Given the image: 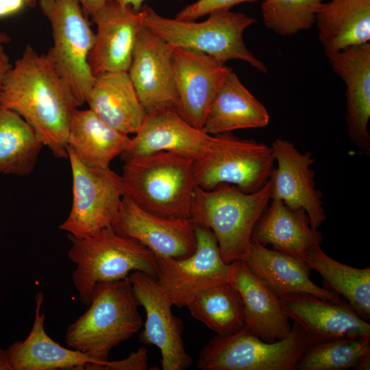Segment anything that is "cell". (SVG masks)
<instances>
[{
	"instance_id": "e0dca14e",
	"label": "cell",
	"mask_w": 370,
	"mask_h": 370,
	"mask_svg": "<svg viewBox=\"0 0 370 370\" xmlns=\"http://www.w3.org/2000/svg\"><path fill=\"white\" fill-rule=\"evenodd\" d=\"M277 166L271 177V199L282 201L293 209L301 208L311 227L318 230L326 219L322 195L315 187L311 152H301L290 141L276 138L271 145Z\"/></svg>"
},
{
	"instance_id": "d4e9b609",
	"label": "cell",
	"mask_w": 370,
	"mask_h": 370,
	"mask_svg": "<svg viewBox=\"0 0 370 370\" xmlns=\"http://www.w3.org/2000/svg\"><path fill=\"white\" fill-rule=\"evenodd\" d=\"M86 103L103 122L127 135L138 132L147 114L125 71L95 76Z\"/></svg>"
},
{
	"instance_id": "d6986e66",
	"label": "cell",
	"mask_w": 370,
	"mask_h": 370,
	"mask_svg": "<svg viewBox=\"0 0 370 370\" xmlns=\"http://www.w3.org/2000/svg\"><path fill=\"white\" fill-rule=\"evenodd\" d=\"M289 319L302 330L308 345L343 337H370V324L347 303L310 294L280 297Z\"/></svg>"
},
{
	"instance_id": "d590c367",
	"label": "cell",
	"mask_w": 370,
	"mask_h": 370,
	"mask_svg": "<svg viewBox=\"0 0 370 370\" xmlns=\"http://www.w3.org/2000/svg\"><path fill=\"white\" fill-rule=\"evenodd\" d=\"M36 0H0V18L13 15L24 6H34Z\"/></svg>"
},
{
	"instance_id": "ab89813d",
	"label": "cell",
	"mask_w": 370,
	"mask_h": 370,
	"mask_svg": "<svg viewBox=\"0 0 370 370\" xmlns=\"http://www.w3.org/2000/svg\"><path fill=\"white\" fill-rule=\"evenodd\" d=\"M123 6H130L135 11H140L143 8V3L145 0H115ZM182 1V0H177Z\"/></svg>"
},
{
	"instance_id": "7a4b0ae2",
	"label": "cell",
	"mask_w": 370,
	"mask_h": 370,
	"mask_svg": "<svg viewBox=\"0 0 370 370\" xmlns=\"http://www.w3.org/2000/svg\"><path fill=\"white\" fill-rule=\"evenodd\" d=\"M195 159L158 151L125 160L121 175L125 194L141 208L158 215L190 219L196 188Z\"/></svg>"
},
{
	"instance_id": "7c38bea8",
	"label": "cell",
	"mask_w": 370,
	"mask_h": 370,
	"mask_svg": "<svg viewBox=\"0 0 370 370\" xmlns=\"http://www.w3.org/2000/svg\"><path fill=\"white\" fill-rule=\"evenodd\" d=\"M128 277L138 305L146 314L140 342L159 349L163 370L189 368L193 359L182 340V321L173 314V305L156 278L142 271H134Z\"/></svg>"
},
{
	"instance_id": "5bb4252c",
	"label": "cell",
	"mask_w": 370,
	"mask_h": 370,
	"mask_svg": "<svg viewBox=\"0 0 370 370\" xmlns=\"http://www.w3.org/2000/svg\"><path fill=\"white\" fill-rule=\"evenodd\" d=\"M112 227L119 235L140 242L157 256L185 258L195 251L197 246L195 224L191 219L149 212L125 194Z\"/></svg>"
},
{
	"instance_id": "9a60e30c",
	"label": "cell",
	"mask_w": 370,
	"mask_h": 370,
	"mask_svg": "<svg viewBox=\"0 0 370 370\" xmlns=\"http://www.w3.org/2000/svg\"><path fill=\"white\" fill-rule=\"evenodd\" d=\"M172 64L176 112L187 123L202 130L208 110L232 69L207 54L179 47H173Z\"/></svg>"
},
{
	"instance_id": "4316f807",
	"label": "cell",
	"mask_w": 370,
	"mask_h": 370,
	"mask_svg": "<svg viewBox=\"0 0 370 370\" xmlns=\"http://www.w3.org/2000/svg\"><path fill=\"white\" fill-rule=\"evenodd\" d=\"M315 24L326 56L370 40V0H328Z\"/></svg>"
},
{
	"instance_id": "277c9868",
	"label": "cell",
	"mask_w": 370,
	"mask_h": 370,
	"mask_svg": "<svg viewBox=\"0 0 370 370\" xmlns=\"http://www.w3.org/2000/svg\"><path fill=\"white\" fill-rule=\"evenodd\" d=\"M271 191L270 179L250 193L225 184L211 190L196 186L190 219L212 232L225 263L245 259L254 227L271 201Z\"/></svg>"
},
{
	"instance_id": "f546056e",
	"label": "cell",
	"mask_w": 370,
	"mask_h": 370,
	"mask_svg": "<svg viewBox=\"0 0 370 370\" xmlns=\"http://www.w3.org/2000/svg\"><path fill=\"white\" fill-rule=\"evenodd\" d=\"M42 146L33 129L18 114L0 106V174H30Z\"/></svg>"
},
{
	"instance_id": "4fadbf2b",
	"label": "cell",
	"mask_w": 370,
	"mask_h": 370,
	"mask_svg": "<svg viewBox=\"0 0 370 370\" xmlns=\"http://www.w3.org/2000/svg\"><path fill=\"white\" fill-rule=\"evenodd\" d=\"M173 47L143 26L134 46L128 75L146 114L177 110Z\"/></svg>"
},
{
	"instance_id": "52a82bcc",
	"label": "cell",
	"mask_w": 370,
	"mask_h": 370,
	"mask_svg": "<svg viewBox=\"0 0 370 370\" xmlns=\"http://www.w3.org/2000/svg\"><path fill=\"white\" fill-rule=\"evenodd\" d=\"M39 5L52 30L46 56L80 106L95 78L88 62L95 34L78 0H39Z\"/></svg>"
},
{
	"instance_id": "1f68e13d",
	"label": "cell",
	"mask_w": 370,
	"mask_h": 370,
	"mask_svg": "<svg viewBox=\"0 0 370 370\" xmlns=\"http://www.w3.org/2000/svg\"><path fill=\"white\" fill-rule=\"evenodd\" d=\"M370 351V337H343L308 345L297 370H345L354 368Z\"/></svg>"
},
{
	"instance_id": "cb8c5ba5",
	"label": "cell",
	"mask_w": 370,
	"mask_h": 370,
	"mask_svg": "<svg viewBox=\"0 0 370 370\" xmlns=\"http://www.w3.org/2000/svg\"><path fill=\"white\" fill-rule=\"evenodd\" d=\"M43 293L36 296L35 317L32 330L24 341L9 346L8 356L12 370L84 369L96 363L87 354L66 348L53 341L44 328Z\"/></svg>"
},
{
	"instance_id": "2e32d148",
	"label": "cell",
	"mask_w": 370,
	"mask_h": 370,
	"mask_svg": "<svg viewBox=\"0 0 370 370\" xmlns=\"http://www.w3.org/2000/svg\"><path fill=\"white\" fill-rule=\"evenodd\" d=\"M145 16V5L137 12L115 0L108 1L91 16L97 25V33L88 62L95 77L128 71Z\"/></svg>"
},
{
	"instance_id": "b9f144b4",
	"label": "cell",
	"mask_w": 370,
	"mask_h": 370,
	"mask_svg": "<svg viewBox=\"0 0 370 370\" xmlns=\"http://www.w3.org/2000/svg\"><path fill=\"white\" fill-rule=\"evenodd\" d=\"M10 41V36L5 32H3L0 30V44L4 45L7 44Z\"/></svg>"
},
{
	"instance_id": "60d3db41",
	"label": "cell",
	"mask_w": 370,
	"mask_h": 370,
	"mask_svg": "<svg viewBox=\"0 0 370 370\" xmlns=\"http://www.w3.org/2000/svg\"><path fill=\"white\" fill-rule=\"evenodd\" d=\"M0 370H12L10 365L7 349L0 348Z\"/></svg>"
},
{
	"instance_id": "44dd1931",
	"label": "cell",
	"mask_w": 370,
	"mask_h": 370,
	"mask_svg": "<svg viewBox=\"0 0 370 370\" xmlns=\"http://www.w3.org/2000/svg\"><path fill=\"white\" fill-rule=\"evenodd\" d=\"M228 282L241 297L245 327L267 343L281 340L289 334L292 326L280 298L243 260L230 264Z\"/></svg>"
},
{
	"instance_id": "f1b7e54d",
	"label": "cell",
	"mask_w": 370,
	"mask_h": 370,
	"mask_svg": "<svg viewBox=\"0 0 370 370\" xmlns=\"http://www.w3.org/2000/svg\"><path fill=\"white\" fill-rule=\"evenodd\" d=\"M304 262L322 277L325 288L345 297L363 319H370V268L353 267L328 256L320 245L307 255Z\"/></svg>"
},
{
	"instance_id": "8fae6325",
	"label": "cell",
	"mask_w": 370,
	"mask_h": 370,
	"mask_svg": "<svg viewBox=\"0 0 370 370\" xmlns=\"http://www.w3.org/2000/svg\"><path fill=\"white\" fill-rule=\"evenodd\" d=\"M195 224V223H194ZM197 246L188 257L177 259L155 255L156 280L173 305L186 306L200 291L228 282L230 264L222 259L214 234L195 224Z\"/></svg>"
},
{
	"instance_id": "d6a6232c",
	"label": "cell",
	"mask_w": 370,
	"mask_h": 370,
	"mask_svg": "<svg viewBox=\"0 0 370 370\" xmlns=\"http://www.w3.org/2000/svg\"><path fill=\"white\" fill-rule=\"evenodd\" d=\"M326 0H264L261 5L264 25L287 36L311 28Z\"/></svg>"
},
{
	"instance_id": "603a6c76",
	"label": "cell",
	"mask_w": 370,
	"mask_h": 370,
	"mask_svg": "<svg viewBox=\"0 0 370 370\" xmlns=\"http://www.w3.org/2000/svg\"><path fill=\"white\" fill-rule=\"evenodd\" d=\"M251 241L304 261L309 252L320 245L321 234L314 230L301 208L293 209L282 201L271 199L251 235Z\"/></svg>"
},
{
	"instance_id": "ffe728a7",
	"label": "cell",
	"mask_w": 370,
	"mask_h": 370,
	"mask_svg": "<svg viewBox=\"0 0 370 370\" xmlns=\"http://www.w3.org/2000/svg\"><path fill=\"white\" fill-rule=\"evenodd\" d=\"M330 65L345 84L347 132L362 152H370V43L328 56Z\"/></svg>"
},
{
	"instance_id": "f35d334b",
	"label": "cell",
	"mask_w": 370,
	"mask_h": 370,
	"mask_svg": "<svg viewBox=\"0 0 370 370\" xmlns=\"http://www.w3.org/2000/svg\"><path fill=\"white\" fill-rule=\"evenodd\" d=\"M354 369L356 370L370 369V351L363 354L359 358Z\"/></svg>"
},
{
	"instance_id": "30bf717a",
	"label": "cell",
	"mask_w": 370,
	"mask_h": 370,
	"mask_svg": "<svg viewBox=\"0 0 370 370\" xmlns=\"http://www.w3.org/2000/svg\"><path fill=\"white\" fill-rule=\"evenodd\" d=\"M67 153L73 202L70 214L59 229L76 237L92 236L114 223L125 195L123 180L110 167L84 164L68 147Z\"/></svg>"
},
{
	"instance_id": "83f0119b",
	"label": "cell",
	"mask_w": 370,
	"mask_h": 370,
	"mask_svg": "<svg viewBox=\"0 0 370 370\" xmlns=\"http://www.w3.org/2000/svg\"><path fill=\"white\" fill-rule=\"evenodd\" d=\"M131 138L103 122L90 109L75 110L67 147L85 164L109 167L110 162L125 151Z\"/></svg>"
},
{
	"instance_id": "74e56055",
	"label": "cell",
	"mask_w": 370,
	"mask_h": 370,
	"mask_svg": "<svg viewBox=\"0 0 370 370\" xmlns=\"http://www.w3.org/2000/svg\"><path fill=\"white\" fill-rule=\"evenodd\" d=\"M110 0H78L83 10L90 16Z\"/></svg>"
},
{
	"instance_id": "5b68a950",
	"label": "cell",
	"mask_w": 370,
	"mask_h": 370,
	"mask_svg": "<svg viewBox=\"0 0 370 370\" xmlns=\"http://www.w3.org/2000/svg\"><path fill=\"white\" fill-rule=\"evenodd\" d=\"M69 258L76 264L72 280L81 304L88 306L95 286L127 278L134 271L156 277L154 254L140 242L117 234L112 226L90 237L69 234Z\"/></svg>"
},
{
	"instance_id": "6da1fadb",
	"label": "cell",
	"mask_w": 370,
	"mask_h": 370,
	"mask_svg": "<svg viewBox=\"0 0 370 370\" xmlns=\"http://www.w3.org/2000/svg\"><path fill=\"white\" fill-rule=\"evenodd\" d=\"M0 106L18 114L58 158H68L67 139L78 103L46 55L27 45L8 71Z\"/></svg>"
},
{
	"instance_id": "8d00e7d4",
	"label": "cell",
	"mask_w": 370,
	"mask_h": 370,
	"mask_svg": "<svg viewBox=\"0 0 370 370\" xmlns=\"http://www.w3.org/2000/svg\"><path fill=\"white\" fill-rule=\"evenodd\" d=\"M12 67L10 58L6 53L3 45L0 44V92L1 91L5 78Z\"/></svg>"
},
{
	"instance_id": "e575fe53",
	"label": "cell",
	"mask_w": 370,
	"mask_h": 370,
	"mask_svg": "<svg viewBox=\"0 0 370 370\" xmlns=\"http://www.w3.org/2000/svg\"><path fill=\"white\" fill-rule=\"evenodd\" d=\"M148 369V354L145 347H140L125 358L109 361L101 365L87 364L84 369L89 370H146Z\"/></svg>"
},
{
	"instance_id": "484cf974",
	"label": "cell",
	"mask_w": 370,
	"mask_h": 370,
	"mask_svg": "<svg viewBox=\"0 0 370 370\" xmlns=\"http://www.w3.org/2000/svg\"><path fill=\"white\" fill-rule=\"evenodd\" d=\"M269 121L270 115L265 106L231 70L208 110L202 130L217 135L237 130L264 127Z\"/></svg>"
},
{
	"instance_id": "ac0fdd59",
	"label": "cell",
	"mask_w": 370,
	"mask_h": 370,
	"mask_svg": "<svg viewBox=\"0 0 370 370\" xmlns=\"http://www.w3.org/2000/svg\"><path fill=\"white\" fill-rule=\"evenodd\" d=\"M218 135H211L184 121L174 110L146 114L142 125L121 154L125 161L158 151H171L195 160L214 147Z\"/></svg>"
},
{
	"instance_id": "9c48e42d",
	"label": "cell",
	"mask_w": 370,
	"mask_h": 370,
	"mask_svg": "<svg viewBox=\"0 0 370 370\" xmlns=\"http://www.w3.org/2000/svg\"><path fill=\"white\" fill-rule=\"evenodd\" d=\"M217 135L211 151L195 160L196 186L211 190L225 184L248 193L261 189L274 168L271 147L231 132Z\"/></svg>"
},
{
	"instance_id": "4dcf8cb0",
	"label": "cell",
	"mask_w": 370,
	"mask_h": 370,
	"mask_svg": "<svg viewBox=\"0 0 370 370\" xmlns=\"http://www.w3.org/2000/svg\"><path fill=\"white\" fill-rule=\"evenodd\" d=\"M186 307L193 317L217 335L233 333L245 324L241 297L229 282L200 291Z\"/></svg>"
},
{
	"instance_id": "ba28073f",
	"label": "cell",
	"mask_w": 370,
	"mask_h": 370,
	"mask_svg": "<svg viewBox=\"0 0 370 370\" xmlns=\"http://www.w3.org/2000/svg\"><path fill=\"white\" fill-rule=\"evenodd\" d=\"M308 345L295 322L281 340L267 343L245 325L226 335H216L201 349L197 367L202 370H297Z\"/></svg>"
},
{
	"instance_id": "8992f818",
	"label": "cell",
	"mask_w": 370,
	"mask_h": 370,
	"mask_svg": "<svg viewBox=\"0 0 370 370\" xmlns=\"http://www.w3.org/2000/svg\"><path fill=\"white\" fill-rule=\"evenodd\" d=\"M144 26L173 47L207 54L225 64L239 60L249 64L262 73H267L264 63L247 47L245 30L256 22L248 15L223 10L208 14L201 22L166 18L145 5Z\"/></svg>"
},
{
	"instance_id": "836d02e7",
	"label": "cell",
	"mask_w": 370,
	"mask_h": 370,
	"mask_svg": "<svg viewBox=\"0 0 370 370\" xmlns=\"http://www.w3.org/2000/svg\"><path fill=\"white\" fill-rule=\"evenodd\" d=\"M258 0H197L185 6L176 15L181 21H193L219 10H230L233 6Z\"/></svg>"
},
{
	"instance_id": "3957f363",
	"label": "cell",
	"mask_w": 370,
	"mask_h": 370,
	"mask_svg": "<svg viewBox=\"0 0 370 370\" xmlns=\"http://www.w3.org/2000/svg\"><path fill=\"white\" fill-rule=\"evenodd\" d=\"M88 306L69 326L65 341L96 361L92 364L101 365L112 348L130 339L143 324L129 277L97 283Z\"/></svg>"
},
{
	"instance_id": "7402d4cb",
	"label": "cell",
	"mask_w": 370,
	"mask_h": 370,
	"mask_svg": "<svg viewBox=\"0 0 370 370\" xmlns=\"http://www.w3.org/2000/svg\"><path fill=\"white\" fill-rule=\"evenodd\" d=\"M243 261L279 298L295 294H310L329 301H343L338 294L314 284L310 278L311 269L304 260L295 256L269 249L251 241Z\"/></svg>"
}]
</instances>
